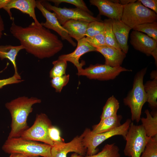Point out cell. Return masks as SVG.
Masks as SVG:
<instances>
[{
    "label": "cell",
    "mask_w": 157,
    "mask_h": 157,
    "mask_svg": "<svg viewBox=\"0 0 157 157\" xmlns=\"http://www.w3.org/2000/svg\"><path fill=\"white\" fill-rule=\"evenodd\" d=\"M13 17L10 28L13 36L28 53L41 59L50 58L60 51L63 44L57 35L34 22L23 27L17 25Z\"/></svg>",
    "instance_id": "1"
},
{
    "label": "cell",
    "mask_w": 157,
    "mask_h": 157,
    "mask_svg": "<svg viewBox=\"0 0 157 157\" xmlns=\"http://www.w3.org/2000/svg\"><path fill=\"white\" fill-rule=\"evenodd\" d=\"M41 100L36 97H18L6 103L5 106L11 115V130L8 138L20 137L28 128L27 120L33 110V105L40 103Z\"/></svg>",
    "instance_id": "2"
},
{
    "label": "cell",
    "mask_w": 157,
    "mask_h": 157,
    "mask_svg": "<svg viewBox=\"0 0 157 157\" xmlns=\"http://www.w3.org/2000/svg\"><path fill=\"white\" fill-rule=\"evenodd\" d=\"M51 146L45 144L28 140L21 137L8 138L2 147L6 153H16L26 156H38L51 157Z\"/></svg>",
    "instance_id": "3"
},
{
    "label": "cell",
    "mask_w": 157,
    "mask_h": 157,
    "mask_svg": "<svg viewBox=\"0 0 157 157\" xmlns=\"http://www.w3.org/2000/svg\"><path fill=\"white\" fill-rule=\"evenodd\" d=\"M147 69V67L144 68L136 74L132 88L123 99L124 105L130 109L131 120L137 122L140 120L142 107L147 102L143 82Z\"/></svg>",
    "instance_id": "4"
},
{
    "label": "cell",
    "mask_w": 157,
    "mask_h": 157,
    "mask_svg": "<svg viewBox=\"0 0 157 157\" xmlns=\"http://www.w3.org/2000/svg\"><path fill=\"white\" fill-rule=\"evenodd\" d=\"M157 15L138 0L125 5L121 21L132 29L143 24L156 22Z\"/></svg>",
    "instance_id": "5"
},
{
    "label": "cell",
    "mask_w": 157,
    "mask_h": 157,
    "mask_svg": "<svg viewBox=\"0 0 157 157\" xmlns=\"http://www.w3.org/2000/svg\"><path fill=\"white\" fill-rule=\"evenodd\" d=\"M131 122V119H127L124 124L117 128L100 133H94L89 129H86L83 133V142L86 149L87 155L95 154L97 152V147L104 141L113 136L120 135L125 139Z\"/></svg>",
    "instance_id": "6"
},
{
    "label": "cell",
    "mask_w": 157,
    "mask_h": 157,
    "mask_svg": "<svg viewBox=\"0 0 157 157\" xmlns=\"http://www.w3.org/2000/svg\"><path fill=\"white\" fill-rule=\"evenodd\" d=\"M151 138L146 135L142 125H135L131 122L125 139L126 143L124 150L125 155L140 157Z\"/></svg>",
    "instance_id": "7"
},
{
    "label": "cell",
    "mask_w": 157,
    "mask_h": 157,
    "mask_svg": "<svg viewBox=\"0 0 157 157\" xmlns=\"http://www.w3.org/2000/svg\"><path fill=\"white\" fill-rule=\"evenodd\" d=\"M52 126L47 116L45 114H37L33 124L22 134L20 137L36 142H41L51 147L54 143L49 134V128Z\"/></svg>",
    "instance_id": "8"
},
{
    "label": "cell",
    "mask_w": 157,
    "mask_h": 157,
    "mask_svg": "<svg viewBox=\"0 0 157 157\" xmlns=\"http://www.w3.org/2000/svg\"><path fill=\"white\" fill-rule=\"evenodd\" d=\"M40 1L42 5L47 9L53 11L57 20L62 26L71 19L83 20L89 23L94 21H101L98 17H94L77 8H61L52 6L47 1Z\"/></svg>",
    "instance_id": "9"
},
{
    "label": "cell",
    "mask_w": 157,
    "mask_h": 157,
    "mask_svg": "<svg viewBox=\"0 0 157 157\" xmlns=\"http://www.w3.org/2000/svg\"><path fill=\"white\" fill-rule=\"evenodd\" d=\"M132 71L121 66L113 67L105 64H97L90 65L84 69L82 68L78 71L77 74L86 76L91 79L108 81L115 79L122 72Z\"/></svg>",
    "instance_id": "10"
},
{
    "label": "cell",
    "mask_w": 157,
    "mask_h": 157,
    "mask_svg": "<svg viewBox=\"0 0 157 157\" xmlns=\"http://www.w3.org/2000/svg\"><path fill=\"white\" fill-rule=\"evenodd\" d=\"M36 7L41 12L43 16L46 19L44 22L40 23L41 25L48 29H51L56 32L60 35L63 40H66L73 47L76 45L68 34L67 31L59 23L55 14L47 9L41 4L40 1L36 0Z\"/></svg>",
    "instance_id": "11"
},
{
    "label": "cell",
    "mask_w": 157,
    "mask_h": 157,
    "mask_svg": "<svg viewBox=\"0 0 157 157\" xmlns=\"http://www.w3.org/2000/svg\"><path fill=\"white\" fill-rule=\"evenodd\" d=\"M83 135L77 136L71 141L67 143H57L51 147V157H67V154L71 152L84 156L87 150L84 146L83 139Z\"/></svg>",
    "instance_id": "12"
},
{
    "label": "cell",
    "mask_w": 157,
    "mask_h": 157,
    "mask_svg": "<svg viewBox=\"0 0 157 157\" xmlns=\"http://www.w3.org/2000/svg\"><path fill=\"white\" fill-rule=\"evenodd\" d=\"M91 5L96 6L100 15H104L109 19L121 20L124 6L117 0H90Z\"/></svg>",
    "instance_id": "13"
},
{
    "label": "cell",
    "mask_w": 157,
    "mask_h": 157,
    "mask_svg": "<svg viewBox=\"0 0 157 157\" xmlns=\"http://www.w3.org/2000/svg\"><path fill=\"white\" fill-rule=\"evenodd\" d=\"M130 38V43L133 47L147 56H150L157 47V41L141 32L133 30Z\"/></svg>",
    "instance_id": "14"
},
{
    "label": "cell",
    "mask_w": 157,
    "mask_h": 157,
    "mask_svg": "<svg viewBox=\"0 0 157 157\" xmlns=\"http://www.w3.org/2000/svg\"><path fill=\"white\" fill-rule=\"evenodd\" d=\"M94 51H96V49L88 43L84 37L77 41V47L73 52L61 55L58 58L72 63L78 71L82 69L83 66L85 65L84 62H79V60L81 56L85 53Z\"/></svg>",
    "instance_id": "15"
},
{
    "label": "cell",
    "mask_w": 157,
    "mask_h": 157,
    "mask_svg": "<svg viewBox=\"0 0 157 157\" xmlns=\"http://www.w3.org/2000/svg\"><path fill=\"white\" fill-rule=\"evenodd\" d=\"M35 7L36 2L35 0H10L3 9L7 12L11 20L13 17H12L10 10L12 8L16 9L23 13L28 15L33 18L36 25L41 27L42 26L37 19L35 14Z\"/></svg>",
    "instance_id": "16"
},
{
    "label": "cell",
    "mask_w": 157,
    "mask_h": 157,
    "mask_svg": "<svg viewBox=\"0 0 157 157\" xmlns=\"http://www.w3.org/2000/svg\"><path fill=\"white\" fill-rule=\"evenodd\" d=\"M96 49V51L100 53L104 57V64L111 67L121 66L126 57V54L120 49L107 45Z\"/></svg>",
    "instance_id": "17"
},
{
    "label": "cell",
    "mask_w": 157,
    "mask_h": 157,
    "mask_svg": "<svg viewBox=\"0 0 157 157\" xmlns=\"http://www.w3.org/2000/svg\"><path fill=\"white\" fill-rule=\"evenodd\" d=\"M113 30L119 48L126 54L129 50L128 41L131 28L121 20L112 19Z\"/></svg>",
    "instance_id": "18"
},
{
    "label": "cell",
    "mask_w": 157,
    "mask_h": 157,
    "mask_svg": "<svg viewBox=\"0 0 157 157\" xmlns=\"http://www.w3.org/2000/svg\"><path fill=\"white\" fill-rule=\"evenodd\" d=\"M89 22L84 21L71 19L62 26L69 36L77 41L85 37Z\"/></svg>",
    "instance_id": "19"
},
{
    "label": "cell",
    "mask_w": 157,
    "mask_h": 157,
    "mask_svg": "<svg viewBox=\"0 0 157 157\" xmlns=\"http://www.w3.org/2000/svg\"><path fill=\"white\" fill-rule=\"evenodd\" d=\"M122 117L117 115L101 120L99 122L93 126L92 132L94 133H100L112 130L121 125Z\"/></svg>",
    "instance_id": "20"
},
{
    "label": "cell",
    "mask_w": 157,
    "mask_h": 157,
    "mask_svg": "<svg viewBox=\"0 0 157 157\" xmlns=\"http://www.w3.org/2000/svg\"><path fill=\"white\" fill-rule=\"evenodd\" d=\"M23 49H24V47L21 45H0V59L1 60L7 59L12 63L15 70L14 74H19L16 64V58L19 52Z\"/></svg>",
    "instance_id": "21"
},
{
    "label": "cell",
    "mask_w": 157,
    "mask_h": 157,
    "mask_svg": "<svg viewBox=\"0 0 157 157\" xmlns=\"http://www.w3.org/2000/svg\"><path fill=\"white\" fill-rule=\"evenodd\" d=\"M146 117L140 118L142 124L146 133L148 137L157 136V113L155 112L152 115L148 109L146 110Z\"/></svg>",
    "instance_id": "22"
},
{
    "label": "cell",
    "mask_w": 157,
    "mask_h": 157,
    "mask_svg": "<svg viewBox=\"0 0 157 157\" xmlns=\"http://www.w3.org/2000/svg\"><path fill=\"white\" fill-rule=\"evenodd\" d=\"M144 91L147 97V102L152 108L157 107V79L148 81L144 84Z\"/></svg>",
    "instance_id": "23"
},
{
    "label": "cell",
    "mask_w": 157,
    "mask_h": 157,
    "mask_svg": "<svg viewBox=\"0 0 157 157\" xmlns=\"http://www.w3.org/2000/svg\"><path fill=\"white\" fill-rule=\"evenodd\" d=\"M119 107V103L118 100L113 95L110 97L103 107L100 117L101 120L117 115Z\"/></svg>",
    "instance_id": "24"
},
{
    "label": "cell",
    "mask_w": 157,
    "mask_h": 157,
    "mask_svg": "<svg viewBox=\"0 0 157 157\" xmlns=\"http://www.w3.org/2000/svg\"><path fill=\"white\" fill-rule=\"evenodd\" d=\"M103 22L104 25V35L107 45L120 49L113 31L112 19H106Z\"/></svg>",
    "instance_id": "25"
},
{
    "label": "cell",
    "mask_w": 157,
    "mask_h": 157,
    "mask_svg": "<svg viewBox=\"0 0 157 157\" xmlns=\"http://www.w3.org/2000/svg\"><path fill=\"white\" fill-rule=\"evenodd\" d=\"M133 30L143 32L157 41V22L147 23L138 25L132 29Z\"/></svg>",
    "instance_id": "26"
},
{
    "label": "cell",
    "mask_w": 157,
    "mask_h": 157,
    "mask_svg": "<svg viewBox=\"0 0 157 157\" xmlns=\"http://www.w3.org/2000/svg\"><path fill=\"white\" fill-rule=\"evenodd\" d=\"M119 147L114 143L105 145L102 151L97 154L86 157H120Z\"/></svg>",
    "instance_id": "27"
},
{
    "label": "cell",
    "mask_w": 157,
    "mask_h": 157,
    "mask_svg": "<svg viewBox=\"0 0 157 157\" xmlns=\"http://www.w3.org/2000/svg\"><path fill=\"white\" fill-rule=\"evenodd\" d=\"M67 62L64 60L58 58L53 61V67L50 71V77L52 78L65 75L67 67Z\"/></svg>",
    "instance_id": "28"
},
{
    "label": "cell",
    "mask_w": 157,
    "mask_h": 157,
    "mask_svg": "<svg viewBox=\"0 0 157 157\" xmlns=\"http://www.w3.org/2000/svg\"><path fill=\"white\" fill-rule=\"evenodd\" d=\"M140 157H157V136L150 138Z\"/></svg>",
    "instance_id": "29"
},
{
    "label": "cell",
    "mask_w": 157,
    "mask_h": 157,
    "mask_svg": "<svg viewBox=\"0 0 157 157\" xmlns=\"http://www.w3.org/2000/svg\"><path fill=\"white\" fill-rule=\"evenodd\" d=\"M103 22L94 21L89 22L86 30L85 36L92 37L103 32L104 29Z\"/></svg>",
    "instance_id": "30"
},
{
    "label": "cell",
    "mask_w": 157,
    "mask_h": 157,
    "mask_svg": "<svg viewBox=\"0 0 157 157\" xmlns=\"http://www.w3.org/2000/svg\"><path fill=\"white\" fill-rule=\"evenodd\" d=\"M69 78V74L52 78L50 81L51 86L55 89L56 92L60 93L68 82Z\"/></svg>",
    "instance_id": "31"
},
{
    "label": "cell",
    "mask_w": 157,
    "mask_h": 157,
    "mask_svg": "<svg viewBox=\"0 0 157 157\" xmlns=\"http://www.w3.org/2000/svg\"><path fill=\"white\" fill-rule=\"evenodd\" d=\"M54 3L55 6H58L61 3H65L72 4L83 11L86 12L90 15L93 14L89 9L85 3L82 0H49L47 1Z\"/></svg>",
    "instance_id": "32"
},
{
    "label": "cell",
    "mask_w": 157,
    "mask_h": 157,
    "mask_svg": "<svg viewBox=\"0 0 157 157\" xmlns=\"http://www.w3.org/2000/svg\"><path fill=\"white\" fill-rule=\"evenodd\" d=\"M85 40L90 45L96 48L107 45L105 40L104 31L92 37H85Z\"/></svg>",
    "instance_id": "33"
},
{
    "label": "cell",
    "mask_w": 157,
    "mask_h": 157,
    "mask_svg": "<svg viewBox=\"0 0 157 157\" xmlns=\"http://www.w3.org/2000/svg\"><path fill=\"white\" fill-rule=\"evenodd\" d=\"M48 131L49 137L54 144L65 142L64 140L60 136V131L57 128L51 126L49 128Z\"/></svg>",
    "instance_id": "34"
},
{
    "label": "cell",
    "mask_w": 157,
    "mask_h": 157,
    "mask_svg": "<svg viewBox=\"0 0 157 157\" xmlns=\"http://www.w3.org/2000/svg\"><path fill=\"white\" fill-rule=\"evenodd\" d=\"M24 81V80L21 79V77L19 74H14V75L11 77L0 79V89L6 85L19 83Z\"/></svg>",
    "instance_id": "35"
},
{
    "label": "cell",
    "mask_w": 157,
    "mask_h": 157,
    "mask_svg": "<svg viewBox=\"0 0 157 157\" xmlns=\"http://www.w3.org/2000/svg\"><path fill=\"white\" fill-rule=\"evenodd\" d=\"M138 1L145 7L151 9L156 14L157 13V0H139Z\"/></svg>",
    "instance_id": "36"
},
{
    "label": "cell",
    "mask_w": 157,
    "mask_h": 157,
    "mask_svg": "<svg viewBox=\"0 0 157 157\" xmlns=\"http://www.w3.org/2000/svg\"><path fill=\"white\" fill-rule=\"evenodd\" d=\"M5 29V26L3 20L0 14V39L3 35V32Z\"/></svg>",
    "instance_id": "37"
},
{
    "label": "cell",
    "mask_w": 157,
    "mask_h": 157,
    "mask_svg": "<svg viewBox=\"0 0 157 157\" xmlns=\"http://www.w3.org/2000/svg\"><path fill=\"white\" fill-rule=\"evenodd\" d=\"M135 0H117L118 2L123 5H126L129 3L136 2Z\"/></svg>",
    "instance_id": "38"
},
{
    "label": "cell",
    "mask_w": 157,
    "mask_h": 157,
    "mask_svg": "<svg viewBox=\"0 0 157 157\" xmlns=\"http://www.w3.org/2000/svg\"><path fill=\"white\" fill-rule=\"evenodd\" d=\"M154 58L155 60V64L157 65V47H156L152 52L151 55Z\"/></svg>",
    "instance_id": "39"
},
{
    "label": "cell",
    "mask_w": 157,
    "mask_h": 157,
    "mask_svg": "<svg viewBox=\"0 0 157 157\" xmlns=\"http://www.w3.org/2000/svg\"><path fill=\"white\" fill-rule=\"evenodd\" d=\"M10 0H0V9L3 8L9 2Z\"/></svg>",
    "instance_id": "40"
},
{
    "label": "cell",
    "mask_w": 157,
    "mask_h": 157,
    "mask_svg": "<svg viewBox=\"0 0 157 157\" xmlns=\"http://www.w3.org/2000/svg\"><path fill=\"white\" fill-rule=\"evenodd\" d=\"M9 157H26V156L23 154L18 153H13L10 154Z\"/></svg>",
    "instance_id": "41"
},
{
    "label": "cell",
    "mask_w": 157,
    "mask_h": 157,
    "mask_svg": "<svg viewBox=\"0 0 157 157\" xmlns=\"http://www.w3.org/2000/svg\"><path fill=\"white\" fill-rule=\"evenodd\" d=\"M151 78L152 79H157V73L156 70L152 71L150 74Z\"/></svg>",
    "instance_id": "42"
},
{
    "label": "cell",
    "mask_w": 157,
    "mask_h": 157,
    "mask_svg": "<svg viewBox=\"0 0 157 157\" xmlns=\"http://www.w3.org/2000/svg\"><path fill=\"white\" fill-rule=\"evenodd\" d=\"M70 157H84L83 156L79 155L76 153L72 154Z\"/></svg>",
    "instance_id": "43"
},
{
    "label": "cell",
    "mask_w": 157,
    "mask_h": 157,
    "mask_svg": "<svg viewBox=\"0 0 157 157\" xmlns=\"http://www.w3.org/2000/svg\"><path fill=\"white\" fill-rule=\"evenodd\" d=\"M26 157H40L39 156H27Z\"/></svg>",
    "instance_id": "44"
},
{
    "label": "cell",
    "mask_w": 157,
    "mask_h": 157,
    "mask_svg": "<svg viewBox=\"0 0 157 157\" xmlns=\"http://www.w3.org/2000/svg\"><path fill=\"white\" fill-rule=\"evenodd\" d=\"M0 72V73L1 72Z\"/></svg>",
    "instance_id": "45"
}]
</instances>
